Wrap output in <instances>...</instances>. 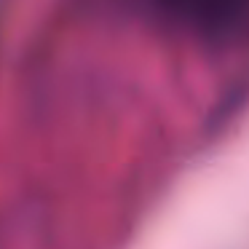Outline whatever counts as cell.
Returning <instances> with one entry per match:
<instances>
[{
	"label": "cell",
	"mask_w": 249,
	"mask_h": 249,
	"mask_svg": "<svg viewBox=\"0 0 249 249\" xmlns=\"http://www.w3.org/2000/svg\"><path fill=\"white\" fill-rule=\"evenodd\" d=\"M177 3L188 11L201 14V17H220L222 11L233 6V0H177Z\"/></svg>",
	"instance_id": "cell-1"
}]
</instances>
